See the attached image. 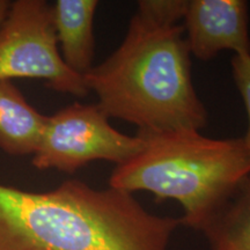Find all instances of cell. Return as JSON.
Instances as JSON below:
<instances>
[{"mask_svg":"<svg viewBox=\"0 0 250 250\" xmlns=\"http://www.w3.org/2000/svg\"><path fill=\"white\" fill-rule=\"evenodd\" d=\"M187 0H143L121 45L83 76L109 118L137 134L202 130L208 110L197 95L184 37Z\"/></svg>","mask_w":250,"mask_h":250,"instance_id":"obj_1","label":"cell"},{"mask_svg":"<svg viewBox=\"0 0 250 250\" xmlns=\"http://www.w3.org/2000/svg\"><path fill=\"white\" fill-rule=\"evenodd\" d=\"M180 225L110 187L67 180L33 192L0 184V250H167Z\"/></svg>","mask_w":250,"mask_h":250,"instance_id":"obj_2","label":"cell"},{"mask_svg":"<svg viewBox=\"0 0 250 250\" xmlns=\"http://www.w3.org/2000/svg\"><path fill=\"white\" fill-rule=\"evenodd\" d=\"M139 137L143 148L114 168L109 187L132 195L151 192L158 202L176 201L184 211L181 225L199 232L250 175L242 137L213 139L198 130Z\"/></svg>","mask_w":250,"mask_h":250,"instance_id":"obj_3","label":"cell"},{"mask_svg":"<svg viewBox=\"0 0 250 250\" xmlns=\"http://www.w3.org/2000/svg\"><path fill=\"white\" fill-rule=\"evenodd\" d=\"M40 79L56 92L85 98L83 77L62 61L54 8L44 0L12 2L0 24V80Z\"/></svg>","mask_w":250,"mask_h":250,"instance_id":"obj_4","label":"cell"},{"mask_svg":"<svg viewBox=\"0 0 250 250\" xmlns=\"http://www.w3.org/2000/svg\"><path fill=\"white\" fill-rule=\"evenodd\" d=\"M143 146L139 136H127L112 127L98 103L74 102L46 116L31 164L37 169L73 174L96 160L124 164Z\"/></svg>","mask_w":250,"mask_h":250,"instance_id":"obj_5","label":"cell"},{"mask_svg":"<svg viewBox=\"0 0 250 250\" xmlns=\"http://www.w3.org/2000/svg\"><path fill=\"white\" fill-rule=\"evenodd\" d=\"M182 24L190 52L203 62L225 50L250 55L248 2L245 0H189Z\"/></svg>","mask_w":250,"mask_h":250,"instance_id":"obj_6","label":"cell"},{"mask_svg":"<svg viewBox=\"0 0 250 250\" xmlns=\"http://www.w3.org/2000/svg\"><path fill=\"white\" fill-rule=\"evenodd\" d=\"M98 6V0H58L52 6L62 61L83 77L94 66V18Z\"/></svg>","mask_w":250,"mask_h":250,"instance_id":"obj_7","label":"cell"},{"mask_svg":"<svg viewBox=\"0 0 250 250\" xmlns=\"http://www.w3.org/2000/svg\"><path fill=\"white\" fill-rule=\"evenodd\" d=\"M46 122L9 80H0V148L9 155H33Z\"/></svg>","mask_w":250,"mask_h":250,"instance_id":"obj_8","label":"cell"},{"mask_svg":"<svg viewBox=\"0 0 250 250\" xmlns=\"http://www.w3.org/2000/svg\"><path fill=\"white\" fill-rule=\"evenodd\" d=\"M201 232L211 250H250V175Z\"/></svg>","mask_w":250,"mask_h":250,"instance_id":"obj_9","label":"cell"},{"mask_svg":"<svg viewBox=\"0 0 250 250\" xmlns=\"http://www.w3.org/2000/svg\"><path fill=\"white\" fill-rule=\"evenodd\" d=\"M230 64L234 83L241 94L248 115V130L242 138L250 153V55H234Z\"/></svg>","mask_w":250,"mask_h":250,"instance_id":"obj_10","label":"cell"},{"mask_svg":"<svg viewBox=\"0 0 250 250\" xmlns=\"http://www.w3.org/2000/svg\"><path fill=\"white\" fill-rule=\"evenodd\" d=\"M9 6H11V2L7 1V0H0V24H1L4 19L6 18Z\"/></svg>","mask_w":250,"mask_h":250,"instance_id":"obj_11","label":"cell"}]
</instances>
